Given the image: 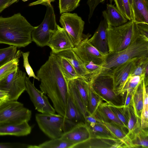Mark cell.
I'll list each match as a JSON object with an SVG mask.
<instances>
[{
	"instance_id": "obj_1",
	"label": "cell",
	"mask_w": 148,
	"mask_h": 148,
	"mask_svg": "<svg viewBox=\"0 0 148 148\" xmlns=\"http://www.w3.org/2000/svg\"><path fill=\"white\" fill-rule=\"evenodd\" d=\"M41 83V91L47 95L55 111L65 117L66 100L69 90L66 81L57 61L56 54L50 52L47 60L37 72Z\"/></svg>"
},
{
	"instance_id": "obj_2",
	"label": "cell",
	"mask_w": 148,
	"mask_h": 148,
	"mask_svg": "<svg viewBox=\"0 0 148 148\" xmlns=\"http://www.w3.org/2000/svg\"><path fill=\"white\" fill-rule=\"evenodd\" d=\"M32 26L20 13L10 17L0 16V43L24 47L32 41Z\"/></svg>"
},
{
	"instance_id": "obj_3",
	"label": "cell",
	"mask_w": 148,
	"mask_h": 148,
	"mask_svg": "<svg viewBox=\"0 0 148 148\" xmlns=\"http://www.w3.org/2000/svg\"><path fill=\"white\" fill-rule=\"evenodd\" d=\"M107 35L109 53L125 49L140 37L137 24L133 20L117 27L108 24Z\"/></svg>"
},
{
	"instance_id": "obj_4",
	"label": "cell",
	"mask_w": 148,
	"mask_h": 148,
	"mask_svg": "<svg viewBox=\"0 0 148 148\" xmlns=\"http://www.w3.org/2000/svg\"><path fill=\"white\" fill-rule=\"evenodd\" d=\"M148 57V41L141 37L125 49L108 53L102 66L100 74L110 73L116 66L135 58Z\"/></svg>"
},
{
	"instance_id": "obj_5",
	"label": "cell",
	"mask_w": 148,
	"mask_h": 148,
	"mask_svg": "<svg viewBox=\"0 0 148 148\" xmlns=\"http://www.w3.org/2000/svg\"><path fill=\"white\" fill-rule=\"evenodd\" d=\"M89 82L103 101L115 105H124L123 97L116 95L114 90L113 80L110 74H100Z\"/></svg>"
},
{
	"instance_id": "obj_6",
	"label": "cell",
	"mask_w": 148,
	"mask_h": 148,
	"mask_svg": "<svg viewBox=\"0 0 148 148\" xmlns=\"http://www.w3.org/2000/svg\"><path fill=\"white\" fill-rule=\"evenodd\" d=\"M46 6V11L43 21L33 30L31 35L32 41L41 47L47 46L58 25L53 6L51 4Z\"/></svg>"
},
{
	"instance_id": "obj_7",
	"label": "cell",
	"mask_w": 148,
	"mask_h": 148,
	"mask_svg": "<svg viewBox=\"0 0 148 148\" xmlns=\"http://www.w3.org/2000/svg\"><path fill=\"white\" fill-rule=\"evenodd\" d=\"M31 115V111L17 100L0 103V123L28 122Z\"/></svg>"
},
{
	"instance_id": "obj_8",
	"label": "cell",
	"mask_w": 148,
	"mask_h": 148,
	"mask_svg": "<svg viewBox=\"0 0 148 148\" xmlns=\"http://www.w3.org/2000/svg\"><path fill=\"white\" fill-rule=\"evenodd\" d=\"M35 117L40 129L51 139L60 138L67 131L66 119L59 114H36Z\"/></svg>"
},
{
	"instance_id": "obj_9",
	"label": "cell",
	"mask_w": 148,
	"mask_h": 148,
	"mask_svg": "<svg viewBox=\"0 0 148 148\" xmlns=\"http://www.w3.org/2000/svg\"><path fill=\"white\" fill-rule=\"evenodd\" d=\"M60 22L70 37L74 47L77 46L84 39L85 22L81 17L75 13L63 12L60 17Z\"/></svg>"
},
{
	"instance_id": "obj_10",
	"label": "cell",
	"mask_w": 148,
	"mask_h": 148,
	"mask_svg": "<svg viewBox=\"0 0 148 148\" xmlns=\"http://www.w3.org/2000/svg\"><path fill=\"white\" fill-rule=\"evenodd\" d=\"M26 73L16 69L0 81V89L7 92L9 100H17L25 90Z\"/></svg>"
},
{
	"instance_id": "obj_11",
	"label": "cell",
	"mask_w": 148,
	"mask_h": 148,
	"mask_svg": "<svg viewBox=\"0 0 148 148\" xmlns=\"http://www.w3.org/2000/svg\"><path fill=\"white\" fill-rule=\"evenodd\" d=\"M88 35L80 43L72 49L85 64L93 63L97 65L103 64L108 55L96 49L90 42Z\"/></svg>"
},
{
	"instance_id": "obj_12",
	"label": "cell",
	"mask_w": 148,
	"mask_h": 148,
	"mask_svg": "<svg viewBox=\"0 0 148 148\" xmlns=\"http://www.w3.org/2000/svg\"><path fill=\"white\" fill-rule=\"evenodd\" d=\"M25 90L28 93L35 109L43 114H55V110L49 103L48 97L41 91L37 89L26 76Z\"/></svg>"
},
{
	"instance_id": "obj_13",
	"label": "cell",
	"mask_w": 148,
	"mask_h": 148,
	"mask_svg": "<svg viewBox=\"0 0 148 148\" xmlns=\"http://www.w3.org/2000/svg\"><path fill=\"white\" fill-rule=\"evenodd\" d=\"M140 58H135L129 60L115 68L109 73L112 77L114 90L116 95L121 96V93L125 82Z\"/></svg>"
},
{
	"instance_id": "obj_14",
	"label": "cell",
	"mask_w": 148,
	"mask_h": 148,
	"mask_svg": "<svg viewBox=\"0 0 148 148\" xmlns=\"http://www.w3.org/2000/svg\"><path fill=\"white\" fill-rule=\"evenodd\" d=\"M47 46L51 52L57 54L74 47L72 41L65 30L57 25V28L52 35Z\"/></svg>"
},
{
	"instance_id": "obj_15",
	"label": "cell",
	"mask_w": 148,
	"mask_h": 148,
	"mask_svg": "<svg viewBox=\"0 0 148 148\" xmlns=\"http://www.w3.org/2000/svg\"><path fill=\"white\" fill-rule=\"evenodd\" d=\"M60 137L73 146L88 140L91 138V136L87 126L85 122H81L63 133Z\"/></svg>"
},
{
	"instance_id": "obj_16",
	"label": "cell",
	"mask_w": 148,
	"mask_h": 148,
	"mask_svg": "<svg viewBox=\"0 0 148 148\" xmlns=\"http://www.w3.org/2000/svg\"><path fill=\"white\" fill-rule=\"evenodd\" d=\"M100 22L93 36L89 39L90 43L98 51L108 55L109 49L107 35L108 24L106 18Z\"/></svg>"
},
{
	"instance_id": "obj_17",
	"label": "cell",
	"mask_w": 148,
	"mask_h": 148,
	"mask_svg": "<svg viewBox=\"0 0 148 148\" xmlns=\"http://www.w3.org/2000/svg\"><path fill=\"white\" fill-rule=\"evenodd\" d=\"M56 54L66 59L73 67L80 77L89 81V72L86 68L85 64L72 49L64 51Z\"/></svg>"
},
{
	"instance_id": "obj_18",
	"label": "cell",
	"mask_w": 148,
	"mask_h": 148,
	"mask_svg": "<svg viewBox=\"0 0 148 148\" xmlns=\"http://www.w3.org/2000/svg\"><path fill=\"white\" fill-rule=\"evenodd\" d=\"M31 130V127L27 121L0 123V136H25L29 134Z\"/></svg>"
},
{
	"instance_id": "obj_19",
	"label": "cell",
	"mask_w": 148,
	"mask_h": 148,
	"mask_svg": "<svg viewBox=\"0 0 148 148\" xmlns=\"http://www.w3.org/2000/svg\"><path fill=\"white\" fill-rule=\"evenodd\" d=\"M103 17L107 20L109 25L112 27H117L127 22V19L114 5L107 4L106 9L102 12Z\"/></svg>"
},
{
	"instance_id": "obj_20",
	"label": "cell",
	"mask_w": 148,
	"mask_h": 148,
	"mask_svg": "<svg viewBox=\"0 0 148 148\" xmlns=\"http://www.w3.org/2000/svg\"><path fill=\"white\" fill-rule=\"evenodd\" d=\"M93 114L101 122H112L124 127L106 102L102 101Z\"/></svg>"
},
{
	"instance_id": "obj_21",
	"label": "cell",
	"mask_w": 148,
	"mask_h": 148,
	"mask_svg": "<svg viewBox=\"0 0 148 148\" xmlns=\"http://www.w3.org/2000/svg\"><path fill=\"white\" fill-rule=\"evenodd\" d=\"M65 118L75 125L85 122L84 119L73 103L69 91L66 100Z\"/></svg>"
},
{
	"instance_id": "obj_22",
	"label": "cell",
	"mask_w": 148,
	"mask_h": 148,
	"mask_svg": "<svg viewBox=\"0 0 148 148\" xmlns=\"http://www.w3.org/2000/svg\"><path fill=\"white\" fill-rule=\"evenodd\" d=\"M133 21L136 23L148 24V8L144 0H132Z\"/></svg>"
},
{
	"instance_id": "obj_23",
	"label": "cell",
	"mask_w": 148,
	"mask_h": 148,
	"mask_svg": "<svg viewBox=\"0 0 148 148\" xmlns=\"http://www.w3.org/2000/svg\"><path fill=\"white\" fill-rule=\"evenodd\" d=\"M119 140L90 138L86 141L74 145L72 148H113L115 143Z\"/></svg>"
},
{
	"instance_id": "obj_24",
	"label": "cell",
	"mask_w": 148,
	"mask_h": 148,
	"mask_svg": "<svg viewBox=\"0 0 148 148\" xmlns=\"http://www.w3.org/2000/svg\"><path fill=\"white\" fill-rule=\"evenodd\" d=\"M101 123L116 138L123 143L127 148H131L126 128L112 122Z\"/></svg>"
},
{
	"instance_id": "obj_25",
	"label": "cell",
	"mask_w": 148,
	"mask_h": 148,
	"mask_svg": "<svg viewBox=\"0 0 148 148\" xmlns=\"http://www.w3.org/2000/svg\"><path fill=\"white\" fill-rule=\"evenodd\" d=\"M85 123L90 130L91 138L119 140L116 138L102 123Z\"/></svg>"
},
{
	"instance_id": "obj_26",
	"label": "cell",
	"mask_w": 148,
	"mask_h": 148,
	"mask_svg": "<svg viewBox=\"0 0 148 148\" xmlns=\"http://www.w3.org/2000/svg\"><path fill=\"white\" fill-rule=\"evenodd\" d=\"M57 61L66 81L80 77L70 63L65 58L56 54Z\"/></svg>"
},
{
	"instance_id": "obj_27",
	"label": "cell",
	"mask_w": 148,
	"mask_h": 148,
	"mask_svg": "<svg viewBox=\"0 0 148 148\" xmlns=\"http://www.w3.org/2000/svg\"><path fill=\"white\" fill-rule=\"evenodd\" d=\"M73 80L87 109L90 88V82L82 77H77Z\"/></svg>"
},
{
	"instance_id": "obj_28",
	"label": "cell",
	"mask_w": 148,
	"mask_h": 148,
	"mask_svg": "<svg viewBox=\"0 0 148 148\" xmlns=\"http://www.w3.org/2000/svg\"><path fill=\"white\" fill-rule=\"evenodd\" d=\"M68 84L69 91L73 101L85 120L86 117L89 115L87 108L76 88L73 80L69 81Z\"/></svg>"
},
{
	"instance_id": "obj_29",
	"label": "cell",
	"mask_w": 148,
	"mask_h": 148,
	"mask_svg": "<svg viewBox=\"0 0 148 148\" xmlns=\"http://www.w3.org/2000/svg\"><path fill=\"white\" fill-rule=\"evenodd\" d=\"M127 108L128 121L127 125L128 136L132 135L138 132L141 128L140 119L136 115L132 105Z\"/></svg>"
},
{
	"instance_id": "obj_30",
	"label": "cell",
	"mask_w": 148,
	"mask_h": 148,
	"mask_svg": "<svg viewBox=\"0 0 148 148\" xmlns=\"http://www.w3.org/2000/svg\"><path fill=\"white\" fill-rule=\"evenodd\" d=\"M131 148H148V133L147 129L141 128L135 134L128 136Z\"/></svg>"
},
{
	"instance_id": "obj_31",
	"label": "cell",
	"mask_w": 148,
	"mask_h": 148,
	"mask_svg": "<svg viewBox=\"0 0 148 148\" xmlns=\"http://www.w3.org/2000/svg\"><path fill=\"white\" fill-rule=\"evenodd\" d=\"M144 79L142 81L134 92L132 99V105L135 114L140 119L143 106V82Z\"/></svg>"
},
{
	"instance_id": "obj_32",
	"label": "cell",
	"mask_w": 148,
	"mask_h": 148,
	"mask_svg": "<svg viewBox=\"0 0 148 148\" xmlns=\"http://www.w3.org/2000/svg\"><path fill=\"white\" fill-rule=\"evenodd\" d=\"M21 55V51H17L12 60L0 67V81L13 71L19 68V58Z\"/></svg>"
},
{
	"instance_id": "obj_33",
	"label": "cell",
	"mask_w": 148,
	"mask_h": 148,
	"mask_svg": "<svg viewBox=\"0 0 148 148\" xmlns=\"http://www.w3.org/2000/svg\"><path fill=\"white\" fill-rule=\"evenodd\" d=\"M73 146V144L60 137L51 139L38 145H35V148H72Z\"/></svg>"
},
{
	"instance_id": "obj_34",
	"label": "cell",
	"mask_w": 148,
	"mask_h": 148,
	"mask_svg": "<svg viewBox=\"0 0 148 148\" xmlns=\"http://www.w3.org/2000/svg\"><path fill=\"white\" fill-rule=\"evenodd\" d=\"M144 79V76H130L122 90L121 95L123 96L127 92H134L139 85Z\"/></svg>"
},
{
	"instance_id": "obj_35",
	"label": "cell",
	"mask_w": 148,
	"mask_h": 148,
	"mask_svg": "<svg viewBox=\"0 0 148 148\" xmlns=\"http://www.w3.org/2000/svg\"><path fill=\"white\" fill-rule=\"evenodd\" d=\"M109 107L127 129L128 116L127 108L123 105L117 106L110 103H107Z\"/></svg>"
},
{
	"instance_id": "obj_36",
	"label": "cell",
	"mask_w": 148,
	"mask_h": 148,
	"mask_svg": "<svg viewBox=\"0 0 148 148\" xmlns=\"http://www.w3.org/2000/svg\"><path fill=\"white\" fill-rule=\"evenodd\" d=\"M119 11L127 19L133 20V16L128 0H113Z\"/></svg>"
},
{
	"instance_id": "obj_37",
	"label": "cell",
	"mask_w": 148,
	"mask_h": 148,
	"mask_svg": "<svg viewBox=\"0 0 148 148\" xmlns=\"http://www.w3.org/2000/svg\"><path fill=\"white\" fill-rule=\"evenodd\" d=\"M103 101L90 86L87 110L89 114H94L100 103Z\"/></svg>"
},
{
	"instance_id": "obj_38",
	"label": "cell",
	"mask_w": 148,
	"mask_h": 148,
	"mask_svg": "<svg viewBox=\"0 0 148 148\" xmlns=\"http://www.w3.org/2000/svg\"><path fill=\"white\" fill-rule=\"evenodd\" d=\"M17 47L10 46L0 49V67L12 60L17 52Z\"/></svg>"
},
{
	"instance_id": "obj_39",
	"label": "cell",
	"mask_w": 148,
	"mask_h": 148,
	"mask_svg": "<svg viewBox=\"0 0 148 148\" xmlns=\"http://www.w3.org/2000/svg\"><path fill=\"white\" fill-rule=\"evenodd\" d=\"M81 0H58L60 13L69 12L74 10L79 5Z\"/></svg>"
},
{
	"instance_id": "obj_40",
	"label": "cell",
	"mask_w": 148,
	"mask_h": 148,
	"mask_svg": "<svg viewBox=\"0 0 148 148\" xmlns=\"http://www.w3.org/2000/svg\"><path fill=\"white\" fill-rule=\"evenodd\" d=\"M147 62H148V57H143L140 58L136 62L130 76H144V67L145 64Z\"/></svg>"
},
{
	"instance_id": "obj_41",
	"label": "cell",
	"mask_w": 148,
	"mask_h": 148,
	"mask_svg": "<svg viewBox=\"0 0 148 148\" xmlns=\"http://www.w3.org/2000/svg\"><path fill=\"white\" fill-rule=\"evenodd\" d=\"M29 53V51L26 52H23L21 51V54L23 59V67L25 68L29 78L33 77L34 78L39 81V79L35 75L32 68L29 63L28 57Z\"/></svg>"
},
{
	"instance_id": "obj_42",
	"label": "cell",
	"mask_w": 148,
	"mask_h": 148,
	"mask_svg": "<svg viewBox=\"0 0 148 148\" xmlns=\"http://www.w3.org/2000/svg\"><path fill=\"white\" fill-rule=\"evenodd\" d=\"M141 127L142 129H147L148 126V104H143L141 118Z\"/></svg>"
},
{
	"instance_id": "obj_43",
	"label": "cell",
	"mask_w": 148,
	"mask_h": 148,
	"mask_svg": "<svg viewBox=\"0 0 148 148\" xmlns=\"http://www.w3.org/2000/svg\"><path fill=\"white\" fill-rule=\"evenodd\" d=\"M106 0H87V3L89 8L88 21L89 22L97 6Z\"/></svg>"
},
{
	"instance_id": "obj_44",
	"label": "cell",
	"mask_w": 148,
	"mask_h": 148,
	"mask_svg": "<svg viewBox=\"0 0 148 148\" xmlns=\"http://www.w3.org/2000/svg\"><path fill=\"white\" fill-rule=\"evenodd\" d=\"M136 24L140 37L148 41V24L139 23Z\"/></svg>"
},
{
	"instance_id": "obj_45",
	"label": "cell",
	"mask_w": 148,
	"mask_h": 148,
	"mask_svg": "<svg viewBox=\"0 0 148 148\" xmlns=\"http://www.w3.org/2000/svg\"><path fill=\"white\" fill-rule=\"evenodd\" d=\"M31 146L20 143H0V148H30Z\"/></svg>"
},
{
	"instance_id": "obj_46",
	"label": "cell",
	"mask_w": 148,
	"mask_h": 148,
	"mask_svg": "<svg viewBox=\"0 0 148 148\" xmlns=\"http://www.w3.org/2000/svg\"><path fill=\"white\" fill-rule=\"evenodd\" d=\"M134 92H127L125 98L124 99V106L125 107H127L131 104L132 102V99Z\"/></svg>"
},
{
	"instance_id": "obj_47",
	"label": "cell",
	"mask_w": 148,
	"mask_h": 148,
	"mask_svg": "<svg viewBox=\"0 0 148 148\" xmlns=\"http://www.w3.org/2000/svg\"><path fill=\"white\" fill-rule=\"evenodd\" d=\"M14 2V0H0V13Z\"/></svg>"
},
{
	"instance_id": "obj_48",
	"label": "cell",
	"mask_w": 148,
	"mask_h": 148,
	"mask_svg": "<svg viewBox=\"0 0 148 148\" xmlns=\"http://www.w3.org/2000/svg\"><path fill=\"white\" fill-rule=\"evenodd\" d=\"M55 0H38L37 1L30 3L29 6L41 4L46 6L49 4H51L52 2H53Z\"/></svg>"
},
{
	"instance_id": "obj_49",
	"label": "cell",
	"mask_w": 148,
	"mask_h": 148,
	"mask_svg": "<svg viewBox=\"0 0 148 148\" xmlns=\"http://www.w3.org/2000/svg\"><path fill=\"white\" fill-rule=\"evenodd\" d=\"M9 99L8 92L0 89V103L9 100Z\"/></svg>"
},
{
	"instance_id": "obj_50",
	"label": "cell",
	"mask_w": 148,
	"mask_h": 148,
	"mask_svg": "<svg viewBox=\"0 0 148 148\" xmlns=\"http://www.w3.org/2000/svg\"><path fill=\"white\" fill-rule=\"evenodd\" d=\"M129 2V3H130V5L131 6V7L132 8V7H133V2H132V0H128Z\"/></svg>"
},
{
	"instance_id": "obj_51",
	"label": "cell",
	"mask_w": 148,
	"mask_h": 148,
	"mask_svg": "<svg viewBox=\"0 0 148 148\" xmlns=\"http://www.w3.org/2000/svg\"><path fill=\"white\" fill-rule=\"evenodd\" d=\"M144 1L146 6L148 8V0H144Z\"/></svg>"
},
{
	"instance_id": "obj_52",
	"label": "cell",
	"mask_w": 148,
	"mask_h": 148,
	"mask_svg": "<svg viewBox=\"0 0 148 148\" xmlns=\"http://www.w3.org/2000/svg\"><path fill=\"white\" fill-rule=\"evenodd\" d=\"M23 1L25 2L28 1V0H22Z\"/></svg>"
}]
</instances>
